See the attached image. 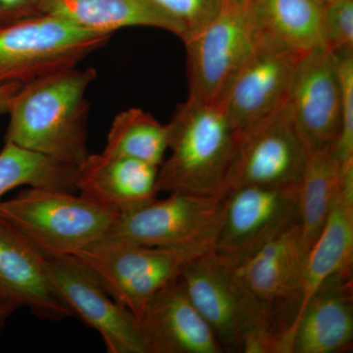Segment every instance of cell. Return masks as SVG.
I'll return each instance as SVG.
<instances>
[{"mask_svg": "<svg viewBox=\"0 0 353 353\" xmlns=\"http://www.w3.org/2000/svg\"><path fill=\"white\" fill-rule=\"evenodd\" d=\"M97 76L75 66L23 83L8 110L6 143L78 167L90 154L85 92Z\"/></svg>", "mask_w": 353, "mask_h": 353, "instance_id": "cell-1", "label": "cell"}, {"mask_svg": "<svg viewBox=\"0 0 353 353\" xmlns=\"http://www.w3.org/2000/svg\"><path fill=\"white\" fill-rule=\"evenodd\" d=\"M168 128L171 154L158 169V192L224 196L240 137L219 104L188 97Z\"/></svg>", "mask_w": 353, "mask_h": 353, "instance_id": "cell-2", "label": "cell"}, {"mask_svg": "<svg viewBox=\"0 0 353 353\" xmlns=\"http://www.w3.org/2000/svg\"><path fill=\"white\" fill-rule=\"evenodd\" d=\"M0 215L48 259L74 256L101 240L118 216L73 192L32 187L0 202Z\"/></svg>", "mask_w": 353, "mask_h": 353, "instance_id": "cell-3", "label": "cell"}, {"mask_svg": "<svg viewBox=\"0 0 353 353\" xmlns=\"http://www.w3.org/2000/svg\"><path fill=\"white\" fill-rule=\"evenodd\" d=\"M204 253V252H203ZM202 253L141 245L106 236L74 256L141 322L148 301Z\"/></svg>", "mask_w": 353, "mask_h": 353, "instance_id": "cell-4", "label": "cell"}, {"mask_svg": "<svg viewBox=\"0 0 353 353\" xmlns=\"http://www.w3.org/2000/svg\"><path fill=\"white\" fill-rule=\"evenodd\" d=\"M111 37L46 14L0 27V83H25L75 67Z\"/></svg>", "mask_w": 353, "mask_h": 353, "instance_id": "cell-5", "label": "cell"}, {"mask_svg": "<svg viewBox=\"0 0 353 353\" xmlns=\"http://www.w3.org/2000/svg\"><path fill=\"white\" fill-rule=\"evenodd\" d=\"M261 34L252 0H226L214 19L183 43L189 97L219 103Z\"/></svg>", "mask_w": 353, "mask_h": 353, "instance_id": "cell-6", "label": "cell"}, {"mask_svg": "<svg viewBox=\"0 0 353 353\" xmlns=\"http://www.w3.org/2000/svg\"><path fill=\"white\" fill-rule=\"evenodd\" d=\"M181 278L224 352H243L253 332L262 327L269 329L261 306L241 280L236 265L214 250L190 259Z\"/></svg>", "mask_w": 353, "mask_h": 353, "instance_id": "cell-7", "label": "cell"}, {"mask_svg": "<svg viewBox=\"0 0 353 353\" xmlns=\"http://www.w3.org/2000/svg\"><path fill=\"white\" fill-rule=\"evenodd\" d=\"M224 196L172 192L119 214L108 236L157 248L203 253L213 250Z\"/></svg>", "mask_w": 353, "mask_h": 353, "instance_id": "cell-8", "label": "cell"}, {"mask_svg": "<svg viewBox=\"0 0 353 353\" xmlns=\"http://www.w3.org/2000/svg\"><path fill=\"white\" fill-rule=\"evenodd\" d=\"M296 223L297 188H234L224 194L213 250L238 266Z\"/></svg>", "mask_w": 353, "mask_h": 353, "instance_id": "cell-9", "label": "cell"}, {"mask_svg": "<svg viewBox=\"0 0 353 353\" xmlns=\"http://www.w3.org/2000/svg\"><path fill=\"white\" fill-rule=\"evenodd\" d=\"M303 54L262 32L218 103L239 137L288 103Z\"/></svg>", "mask_w": 353, "mask_h": 353, "instance_id": "cell-10", "label": "cell"}, {"mask_svg": "<svg viewBox=\"0 0 353 353\" xmlns=\"http://www.w3.org/2000/svg\"><path fill=\"white\" fill-rule=\"evenodd\" d=\"M305 259L296 223L236 266L261 306L269 328L282 338L285 353H290L289 332L301 304Z\"/></svg>", "mask_w": 353, "mask_h": 353, "instance_id": "cell-11", "label": "cell"}, {"mask_svg": "<svg viewBox=\"0 0 353 353\" xmlns=\"http://www.w3.org/2000/svg\"><path fill=\"white\" fill-rule=\"evenodd\" d=\"M306 158L307 150L297 134L288 101L284 108L241 134L225 194L243 185L297 188Z\"/></svg>", "mask_w": 353, "mask_h": 353, "instance_id": "cell-12", "label": "cell"}, {"mask_svg": "<svg viewBox=\"0 0 353 353\" xmlns=\"http://www.w3.org/2000/svg\"><path fill=\"white\" fill-rule=\"evenodd\" d=\"M57 294L75 317L101 334L109 353H146L141 322L75 256L48 259Z\"/></svg>", "mask_w": 353, "mask_h": 353, "instance_id": "cell-13", "label": "cell"}, {"mask_svg": "<svg viewBox=\"0 0 353 353\" xmlns=\"http://www.w3.org/2000/svg\"><path fill=\"white\" fill-rule=\"evenodd\" d=\"M292 121L307 152L334 145L341 130L339 60L326 46L304 53L289 97Z\"/></svg>", "mask_w": 353, "mask_h": 353, "instance_id": "cell-14", "label": "cell"}, {"mask_svg": "<svg viewBox=\"0 0 353 353\" xmlns=\"http://www.w3.org/2000/svg\"><path fill=\"white\" fill-rule=\"evenodd\" d=\"M0 299L27 307L39 319L73 317L57 294L48 270V257L0 215Z\"/></svg>", "mask_w": 353, "mask_h": 353, "instance_id": "cell-15", "label": "cell"}, {"mask_svg": "<svg viewBox=\"0 0 353 353\" xmlns=\"http://www.w3.org/2000/svg\"><path fill=\"white\" fill-rule=\"evenodd\" d=\"M353 343V267L327 278L289 332L290 353H338Z\"/></svg>", "mask_w": 353, "mask_h": 353, "instance_id": "cell-16", "label": "cell"}, {"mask_svg": "<svg viewBox=\"0 0 353 353\" xmlns=\"http://www.w3.org/2000/svg\"><path fill=\"white\" fill-rule=\"evenodd\" d=\"M146 353H223L181 276L158 290L141 319Z\"/></svg>", "mask_w": 353, "mask_h": 353, "instance_id": "cell-17", "label": "cell"}, {"mask_svg": "<svg viewBox=\"0 0 353 353\" xmlns=\"http://www.w3.org/2000/svg\"><path fill=\"white\" fill-rule=\"evenodd\" d=\"M158 169L132 158L88 154L77 167V190L88 201L122 214L157 199Z\"/></svg>", "mask_w": 353, "mask_h": 353, "instance_id": "cell-18", "label": "cell"}, {"mask_svg": "<svg viewBox=\"0 0 353 353\" xmlns=\"http://www.w3.org/2000/svg\"><path fill=\"white\" fill-rule=\"evenodd\" d=\"M350 267H353V164L343 166L340 189L328 219L306 255L297 313L327 278Z\"/></svg>", "mask_w": 353, "mask_h": 353, "instance_id": "cell-19", "label": "cell"}, {"mask_svg": "<svg viewBox=\"0 0 353 353\" xmlns=\"http://www.w3.org/2000/svg\"><path fill=\"white\" fill-rule=\"evenodd\" d=\"M41 12L88 31L113 34L123 28L150 27L182 39V31L150 0H43Z\"/></svg>", "mask_w": 353, "mask_h": 353, "instance_id": "cell-20", "label": "cell"}, {"mask_svg": "<svg viewBox=\"0 0 353 353\" xmlns=\"http://www.w3.org/2000/svg\"><path fill=\"white\" fill-rule=\"evenodd\" d=\"M343 164L336 143L307 152L299 187V227L306 255L328 219L340 189Z\"/></svg>", "mask_w": 353, "mask_h": 353, "instance_id": "cell-21", "label": "cell"}, {"mask_svg": "<svg viewBox=\"0 0 353 353\" xmlns=\"http://www.w3.org/2000/svg\"><path fill=\"white\" fill-rule=\"evenodd\" d=\"M260 28L301 53L326 46L322 7L313 0H252ZM327 48V46H326Z\"/></svg>", "mask_w": 353, "mask_h": 353, "instance_id": "cell-22", "label": "cell"}, {"mask_svg": "<svg viewBox=\"0 0 353 353\" xmlns=\"http://www.w3.org/2000/svg\"><path fill=\"white\" fill-rule=\"evenodd\" d=\"M169 128L139 108L122 111L114 118L106 154L132 158L159 167L168 150Z\"/></svg>", "mask_w": 353, "mask_h": 353, "instance_id": "cell-23", "label": "cell"}, {"mask_svg": "<svg viewBox=\"0 0 353 353\" xmlns=\"http://www.w3.org/2000/svg\"><path fill=\"white\" fill-rule=\"evenodd\" d=\"M76 176L77 167L6 143L0 152V202L7 192L21 185L75 192Z\"/></svg>", "mask_w": 353, "mask_h": 353, "instance_id": "cell-24", "label": "cell"}, {"mask_svg": "<svg viewBox=\"0 0 353 353\" xmlns=\"http://www.w3.org/2000/svg\"><path fill=\"white\" fill-rule=\"evenodd\" d=\"M182 31V41L185 43L194 34L209 24L226 0H150Z\"/></svg>", "mask_w": 353, "mask_h": 353, "instance_id": "cell-25", "label": "cell"}, {"mask_svg": "<svg viewBox=\"0 0 353 353\" xmlns=\"http://www.w3.org/2000/svg\"><path fill=\"white\" fill-rule=\"evenodd\" d=\"M341 88V130L336 143L341 164L353 163V50L336 53Z\"/></svg>", "mask_w": 353, "mask_h": 353, "instance_id": "cell-26", "label": "cell"}, {"mask_svg": "<svg viewBox=\"0 0 353 353\" xmlns=\"http://www.w3.org/2000/svg\"><path fill=\"white\" fill-rule=\"evenodd\" d=\"M325 44L334 53L353 50V0H332L322 8Z\"/></svg>", "mask_w": 353, "mask_h": 353, "instance_id": "cell-27", "label": "cell"}, {"mask_svg": "<svg viewBox=\"0 0 353 353\" xmlns=\"http://www.w3.org/2000/svg\"><path fill=\"white\" fill-rule=\"evenodd\" d=\"M43 0H0V27L43 15Z\"/></svg>", "mask_w": 353, "mask_h": 353, "instance_id": "cell-28", "label": "cell"}, {"mask_svg": "<svg viewBox=\"0 0 353 353\" xmlns=\"http://www.w3.org/2000/svg\"><path fill=\"white\" fill-rule=\"evenodd\" d=\"M22 85L21 83H0V115L8 113L11 102Z\"/></svg>", "mask_w": 353, "mask_h": 353, "instance_id": "cell-29", "label": "cell"}, {"mask_svg": "<svg viewBox=\"0 0 353 353\" xmlns=\"http://www.w3.org/2000/svg\"><path fill=\"white\" fill-rule=\"evenodd\" d=\"M18 309L19 308L14 305L13 303L0 299V334H1L2 330H3L10 316Z\"/></svg>", "mask_w": 353, "mask_h": 353, "instance_id": "cell-30", "label": "cell"}, {"mask_svg": "<svg viewBox=\"0 0 353 353\" xmlns=\"http://www.w3.org/2000/svg\"><path fill=\"white\" fill-rule=\"evenodd\" d=\"M313 1H314L315 3H317L318 6H321L323 8V7L330 3V2L332 1V0H313Z\"/></svg>", "mask_w": 353, "mask_h": 353, "instance_id": "cell-31", "label": "cell"}]
</instances>
